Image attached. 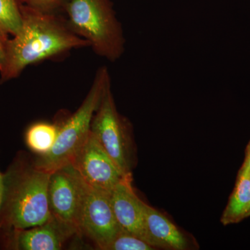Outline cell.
Listing matches in <instances>:
<instances>
[{"instance_id": "277c9868", "label": "cell", "mask_w": 250, "mask_h": 250, "mask_svg": "<svg viewBox=\"0 0 250 250\" xmlns=\"http://www.w3.org/2000/svg\"><path fill=\"white\" fill-rule=\"evenodd\" d=\"M111 83L107 67H100L93 84L80 108L59 125L58 135L54 147L45 155L34 159L39 170L52 172L71 162L74 156L90 132L92 121L105 88Z\"/></svg>"}, {"instance_id": "d6986e66", "label": "cell", "mask_w": 250, "mask_h": 250, "mask_svg": "<svg viewBox=\"0 0 250 250\" xmlns=\"http://www.w3.org/2000/svg\"><path fill=\"white\" fill-rule=\"evenodd\" d=\"M4 195V174L0 171V210L2 205Z\"/></svg>"}, {"instance_id": "9c48e42d", "label": "cell", "mask_w": 250, "mask_h": 250, "mask_svg": "<svg viewBox=\"0 0 250 250\" xmlns=\"http://www.w3.org/2000/svg\"><path fill=\"white\" fill-rule=\"evenodd\" d=\"M75 234V231L51 215L42 225L16 230L1 237L0 246L6 250H59Z\"/></svg>"}, {"instance_id": "ac0fdd59", "label": "cell", "mask_w": 250, "mask_h": 250, "mask_svg": "<svg viewBox=\"0 0 250 250\" xmlns=\"http://www.w3.org/2000/svg\"><path fill=\"white\" fill-rule=\"evenodd\" d=\"M242 166L250 172V141L246 147V156H245L244 162Z\"/></svg>"}, {"instance_id": "ba28073f", "label": "cell", "mask_w": 250, "mask_h": 250, "mask_svg": "<svg viewBox=\"0 0 250 250\" xmlns=\"http://www.w3.org/2000/svg\"><path fill=\"white\" fill-rule=\"evenodd\" d=\"M48 203L51 215L80 235V194L69 164L51 174Z\"/></svg>"}, {"instance_id": "30bf717a", "label": "cell", "mask_w": 250, "mask_h": 250, "mask_svg": "<svg viewBox=\"0 0 250 250\" xmlns=\"http://www.w3.org/2000/svg\"><path fill=\"white\" fill-rule=\"evenodd\" d=\"M109 196L113 214L120 228L147 243L145 229L144 202L133 188L131 173L126 174L112 189Z\"/></svg>"}, {"instance_id": "44dd1931", "label": "cell", "mask_w": 250, "mask_h": 250, "mask_svg": "<svg viewBox=\"0 0 250 250\" xmlns=\"http://www.w3.org/2000/svg\"></svg>"}, {"instance_id": "5b68a950", "label": "cell", "mask_w": 250, "mask_h": 250, "mask_svg": "<svg viewBox=\"0 0 250 250\" xmlns=\"http://www.w3.org/2000/svg\"><path fill=\"white\" fill-rule=\"evenodd\" d=\"M80 194L79 231L104 250L122 229L117 223L110 201V192L95 188L83 180L69 164Z\"/></svg>"}, {"instance_id": "9a60e30c", "label": "cell", "mask_w": 250, "mask_h": 250, "mask_svg": "<svg viewBox=\"0 0 250 250\" xmlns=\"http://www.w3.org/2000/svg\"><path fill=\"white\" fill-rule=\"evenodd\" d=\"M155 249L147 242L132 233L121 230L104 250H152Z\"/></svg>"}, {"instance_id": "7c38bea8", "label": "cell", "mask_w": 250, "mask_h": 250, "mask_svg": "<svg viewBox=\"0 0 250 250\" xmlns=\"http://www.w3.org/2000/svg\"><path fill=\"white\" fill-rule=\"evenodd\" d=\"M250 209V172L242 166L238 172L236 185L222 215L221 223L225 226L240 223L248 218Z\"/></svg>"}, {"instance_id": "3957f363", "label": "cell", "mask_w": 250, "mask_h": 250, "mask_svg": "<svg viewBox=\"0 0 250 250\" xmlns=\"http://www.w3.org/2000/svg\"><path fill=\"white\" fill-rule=\"evenodd\" d=\"M62 10L70 29L97 55L113 62L121 58L126 41L110 0H65Z\"/></svg>"}, {"instance_id": "ffe728a7", "label": "cell", "mask_w": 250, "mask_h": 250, "mask_svg": "<svg viewBox=\"0 0 250 250\" xmlns=\"http://www.w3.org/2000/svg\"><path fill=\"white\" fill-rule=\"evenodd\" d=\"M249 217H250V209L249 213H248V218H249Z\"/></svg>"}, {"instance_id": "8fae6325", "label": "cell", "mask_w": 250, "mask_h": 250, "mask_svg": "<svg viewBox=\"0 0 250 250\" xmlns=\"http://www.w3.org/2000/svg\"><path fill=\"white\" fill-rule=\"evenodd\" d=\"M145 229L147 243L155 248L183 250L187 241L183 233L164 215L147 204H143Z\"/></svg>"}, {"instance_id": "52a82bcc", "label": "cell", "mask_w": 250, "mask_h": 250, "mask_svg": "<svg viewBox=\"0 0 250 250\" xmlns=\"http://www.w3.org/2000/svg\"><path fill=\"white\" fill-rule=\"evenodd\" d=\"M70 164L87 184L104 192H111L126 175L112 160L91 131Z\"/></svg>"}, {"instance_id": "6da1fadb", "label": "cell", "mask_w": 250, "mask_h": 250, "mask_svg": "<svg viewBox=\"0 0 250 250\" xmlns=\"http://www.w3.org/2000/svg\"><path fill=\"white\" fill-rule=\"evenodd\" d=\"M22 22L17 34L8 39L6 60L0 71V82L17 78L26 67L74 49L89 47L76 35L64 17L21 6Z\"/></svg>"}, {"instance_id": "4fadbf2b", "label": "cell", "mask_w": 250, "mask_h": 250, "mask_svg": "<svg viewBox=\"0 0 250 250\" xmlns=\"http://www.w3.org/2000/svg\"><path fill=\"white\" fill-rule=\"evenodd\" d=\"M58 124L39 122L27 128L24 134L26 145L31 152L45 155L54 147L58 135Z\"/></svg>"}, {"instance_id": "7a4b0ae2", "label": "cell", "mask_w": 250, "mask_h": 250, "mask_svg": "<svg viewBox=\"0 0 250 250\" xmlns=\"http://www.w3.org/2000/svg\"><path fill=\"white\" fill-rule=\"evenodd\" d=\"M52 172L39 170L34 159L19 152L4 174L0 210V238L11 231L34 228L51 218L48 186Z\"/></svg>"}, {"instance_id": "e0dca14e", "label": "cell", "mask_w": 250, "mask_h": 250, "mask_svg": "<svg viewBox=\"0 0 250 250\" xmlns=\"http://www.w3.org/2000/svg\"><path fill=\"white\" fill-rule=\"evenodd\" d=\"M9 39V36L6 35L0 29V71L4 67L5 60H6V43Z\"/></svg>"}, {"instance_id": "5bb4252c", "label": "cell", "mask_w": 250, "mask_h": 250, "mask_svg": "<svg viewBox=\"0 0 250 250\" xmlns=\"http://www.w3.org/2000/svg\"><path fill=\"white\" fill-rule=\"evenodd\" d=\"M22 22L21 7L18 0H0V29L6 35L14 36Z\"/></svg>"}, {"instance_id": "8992f818", "label": "cell", "mask_w": 250, "mask_h": 250, "mask_svg": "<svg viewBox=\"0 0 250 250\" xmlns=\"http://www.w3.org/2000/svg\"><path fill=\"white\" fill-rule=\"evenodd\" d=\"M90 131L125 174L131 173L129 126L117 110L111 91V83L106 87L94 115Z\"/></svg>"}, {"instance_id": "2e32d148", "label": "cell", "mask_w": 250, "mask_h": 250, "mask_svg": "<svg viewBox=\"0 0 250 250\" xmlns=\"http://www.w3.org/2000/svg\"><path fill=\"white\" fill-rule=\"evenodd\" d=\"M21 1L25 3L24 6H29L40 11L59 14V11L62 9L65 0H21Z\"/></svg>"}]
</instances>
